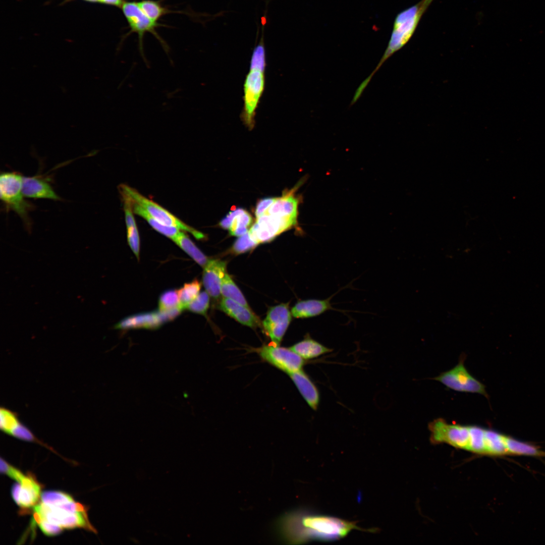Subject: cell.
Here are the masks:
<instances>
[{"mask_svg": "<svg viewBox=\"0 0 545 545\" xmlns=\"http://www.w3.org/2000/svg\"><path fill=\"white\" fill-rule=\"evenodd\" d=\"M277 529L288 544H301L312 540L331 541L346 537L352 530L374 532L375 528L364 529L355 521L319 514L305 509L288 512L278 521Z\"/></svg>", "mask_w": 545, "mask_h": 545, "instance_id": "cell-1", "label": "cell"}, {"mask_svg": "<svg viewBox=\"0 0 545 545\" xmlns=\"http://www.w3.org/2000/svg\"><path fill=\"white\" fill-rule=\"evenodd\" d=\"M432 1L421 0L414 6L398 14L394 23L388 46L380 63L368 78V79L388 58L409 41L414 33L422 16Z\"/></svg>", "mask_w": 545, "mask_h": 545, "instance_id": "cell-2", "label": "cell"}, {"mask_svg": "<svg viewBox=\"0 0 545 545\" xmlns=\"http://www.w3.org/2000/svg\"><path fill=\"white\" fill-rule=\"evenodd\" d=\"M33 511L34 519H45L63 529L85 527L92 530L84 507L74 500L56 505L40 502L33 507Z\"/></svg>", "mask_w": 545, "mask_h": 545, "instance_id": "cell-3", "label": "cell"}, {"mask_svg": "<svg viewBox=\"0 0 545 545\" xmlns=\"http://www.w3.org/2000/svg\"><path fill=\"white\" fill-rule=\"evenodd\" d=\"M266 66L250 64L243 84V105L240 118L246 127L251 130L255 124L256 111L265 88Z\"/></svg>", "mask_w": 545, "mask_h": 545, "instance_id": "cell-4", "label": "cell"}, {"mask_svg": "<svg viewBox=\"0 0 545 545\" xmlns=\"http://www.w3.org/2000/svg\"><path fill=\"white\" fill-rule=\"evenodd\" d=\"M22 176L17 172H4L0 176V197L7 210L14 211L21 219L25 228L31 230L32 222L29 213L34 206L25 199L22 192Z\"/></svg>", "mask_w": 545, "mask_h": 545, "instance_id": "cell-5", "label": "cell"}, {"mask_svg": "<svg viewBox=\"0 0 545 545\" xmlns=\"http://www.w3.org/2000/svg\"><path fill=\"white\" fill-rule=\"evenodd\" d=\"M119 190L126 193L134 202L141 206L153 218L165 225L176 227L182 231L192 234L198 240L205 239L201 232L188 225L169 211L145 197L137 190L126 184H121Z\"/></svg>", "mask_w": 545, "mask_h": 545, "instance_id": "cell-6", "label": "cell"}, {"mask_svg": "<svg viewBox=\"0 0 545 545\" xmlns=\"http://www.w3.org/2000/svg\"><path fill=\"white\" fill-rule=\"evenodd\" d=\"M464 356H461L453 368L433 379L454 391L479 394L487 398L485 386L469 373L464 366Z\"/></svg>", "mask_w": 545, "mask_h": 545, "instance_id": "cell-7", "label": "cell"}, {"mask_svg": "<svg viewBox=\"0 0 545 545\" xmlns=\"http://www.w3.org/2000/svg\"><path fill=\"white\" fill-rule=\"evenodd\" d=\"M297 225V220L264 213L257 218L248 232L258 244L269 242L284 231Z\"/></svg>", "mask_w": 545, "mask_h": 545, "instance_id": "cell-8", "label": "cell"}, {"mask_svg": "<svg viewBox=\"0 0 545 545\" xmlns=\"http://www.w3.org/2000/svg\"><path fill=\"white\" fill-rule=\"evenodd\" d=\"M261 358L288 374L300 370L304 365V359L290 348L281 347L274 343L259 349Z\"/></svg>", "mask_w": 545, "mask_h": 545, "instance_id": "cell-9", "label": "cell"}, {"mask_svg": "<svg viewBox=\"0 0 545 545\" xmlns=\"http://www.w3.org/2000/svg\"><path fill=\"white\" fill-rule=\"evenodd\" d=\"M182 310L178 308L167 311L159 310L140 313L127 317L117 323L114 328L118 330L144 328L154 329L179 315Z\"/></svg>", "mask_w": 545, "mask_h": 545, "instance_id": "cell-10", "label": "cell"}, {"mask_svg": "<svg viewBox=\"0 0 545 545\" xmlns=\"http://www.w3.org/2000/svg\"><path fill=\"white\" fill-rule=\"evenodd\" d=\"M121 7L131 30L138 35L139 50L141 57L146 66L149 67V65L144 54L142 39L145 32L153 33L155 27L157 26V23L146 15L138 6L137 3L124 2H123Z\"/></svg>", "mask_w": 545, "mask_h": 545, "instance_id": "cell-11", "label": "cell"}, {"mask_svg": "<svg viewBox=\"0 0 545 545\" xmlns=\"http://www.w3.org/2000/svg\"><path fill=\"white\" fill-rule=\"evenodd\" d=\"M288 304H281L271 307L262 322L267 335L279 345L292 320Z\"/></svg>", "mask_w": 545, "mask_h": 545, "instance_id": "cell-12", "label": "cell"}, {"mask_svg": "<svg viewBox=\"0 0 545 545\" xmlns=\"http://www.w3.org/2000/svg\"><path fill=\"white\" fill-rule=\"evenodd\" d=\"M487 428L477 425H463L459 449L487 455Z\"/></svg>", "mask_w": 545, "mask_h": 545, "instance_id": "cell-13", "label": "cell"}, {"mask_svg": "<svg viewBox=\"0 0 545 545\" xmlns=\"http://www.w3.org/2000/svg\"><path fill=\"white\" fill-rule=\"evenodd\" d=\"M227 263L220 259H209L203 267L202 283L206 292L216 300L221 294L222 280L226 273Z\"/></svg>", "mask_w": 545, "mask_h": 545, "instance_id": "cell-14", "label": "cell"}, {"mask_svg": "<svg viewBox=\"0 0 545 545\" xmlns=\"http://www.w3.org/2000/svg\"><path fill=\"white\" fill-rule=\"evenodd\" d=\"M22 192L25 197L60 200L49 183L39 176H22Z\"/></svg>", "mask_w": 545, "mask_h": 545, "instance_id": "cell-15", "label": "cell"}, {"mask_svg": "<svg viewBox=\"0 0 545 545\" xmlns=\"http://www.w3.org/2000/svg\"><path fill=\"white\" fill-rule=\"evenodd\" d=\"M334 295L333 294L325 299H311L299 301L292 308V314L297 318H306L320 315L330 310L340 311L332 306L331 300Z\"/></svg>", "mask_w": 545, "mask_h": 545, "instance_id": "cell-16", "label": "cell"}, {"mask_svg": "<svg viewBox=\"0 0 545 545\" xmlns=\"http://www.w3.org/2000/svg\"><path fill=\"white\" fill-rule=\"evenodd\" d=\"M219 307L222 311L243 325L255 328L259 324L258 317L250 308L235 301L223 298Z\"/></svg>", "mask_w": 545, "mask_h": 545, "instance_id": "cell-17", "label": "cell"}, {"mask_svg": "<svg viewBox=\"0 0 545 545\" xmlns=\"http://www.w3.org/2000/svg\"><path fill=\"white\" fill-rule=\"evenodd\" d=\"M309 407L316 410L320 403L319 392L309 377L302 370L289 374Z\"/></svg>", "mask_w": 545, "mask_h": 545, "instance_id": "cell-18", "label": "cell"}, {"mask_svg": "<svg viewBox=\"0 0 545 545\" xmlns=\"http://www.w3.org/2000/svg\"><path fill=\"white\" fill-rule=\"evenodd\" d=\"M296 187L287 191L281 197L276 198L275 202L267 209L266 213L297 220L300 198L295 194Z\"/></svg>", "mask_w": 545, "mask_h": 545, "instance_id": "cell-19", "label": "cell"}, {"mask_svg": "<svg viewBox=\"0 0 545 545\" xmlns=\"http://www.w3.org/2000/svg\"><path fill=\"white\" fill-rule=\"evenodd\" d=\"M19 483L20 488L16 503L24 508L33 507L41 496L40 485L28 474L24 475Z\"/></svg>", "mask_w": 545, "mask_h": 545, "instance_id": "cell-20", "label": "cell"}, {"mask_svg": "<svg viewBox=\"0 0 545 545\" xmlns=\"http://www.w3.org/2000/svg\"><path fill=\"white\" fill-rule=\"evenodd\" d=\"M290 348L304 359L316 358L333 351V349L322 345L309 335Z\"/></svg>", "mask_w": 545, "mask_h": 545, "instance_id": "cell-21", "label": "cell"}, {"mask_svg": "<svg viewBox=\"0 0 545 545\" xmlns=\"http://www.w3.org/2000/svg\"><path fill=\"white\" fill-rule=\"evenodd\" d=\"M173 241L199 265L204 267L209 259L184 231H181Z\"/></svg>", "mask_w": 545, "mask_h": 545, "instance_id": "cell-22", "label": "cell"}, {"mask_svg": "<svg viewBox=\"0 0 545 545\" xmlns=\"http://www.w3.org/2000/svg\"><path fill=\"white\" fill-rule=\"evenodd\" d=\"M131 199L134 213L142 217L154 230L158 233L173 240L181 231L176 227L168 226L157 221L152 217L141 206L131 198Z\"/></svg>", "mask_w": 545, "mask_h": 545, "instance_id": "cell-23", "label": "cell"}, {"mask_svg": "<svg viewBox=\"0 0 545 545\" xmlns=\"http://www.w3.org/2000/svg\"><path fill=\"white\" fill-rule=\"evenodd\" d=\"M506 445L508 454L532 456L545 455L544 452L541 451L534 446L519 441L510 437L506 436Z\"/></svg>", "mask_w": 545, "mask_h": 545, "instance_id": "cell-24", "label": "cell"}, {"mask_svg": "<svg viewBox=\"0 0 545 545\" xmlns=\"http://www.w3.org/2000/svg\"><path fill=\"white\" fill-rule=\"evenodd\" d=\"M221 293L224 298L231 299L249 308L242 293L227 273L222 280Z\"/></svg>", "mask_w": 545, "mask_h": 545, "instance_id": "cell-25", "label": "cell"}, {"mask_svg": "<svg viewBox=\"0 0 545 545\" xmlns=\"http://www.w3.org/2000/svg\"><path fill=\"white\" fill-rule=\"evenodd\" d=\"M487 455L498 456L508 454L505 435L487 429Z\"/></svg>", "mask_w": 545, "mask_h": 545, "instance_id": "cell-26", "label": "cell"}, {"mask_svg": "<svg viewBox=\"0 0 545 545\" xmlns=\"http://www.w3.org/2000/svg\"><path fill=\"white\" fill-rule=\"evenodd\" d=\"M201 287V283L195 279L190 283H185L177 290L180 306L183 310L185 309L187 306L198 296Z\"/></svg>", "mask_w": 545, "mask_h": 545, "instance_id": "cell-27", "label": "cell"}, {"mask_svg": "<svg viewBox=\"0 0 545 545\" xmlns=\"http://www.w3.org/2000/svg\"><path fill=\"white\" fill-rule=\"evenodd\" d=\"M252 219L249 212L245 210L237 215L229 229L232 236H241L247 233L248 227L252 223Z\"/></svg>", "mask_w": 545, "mask_h": 545, "instance_id": "cell-28", "label": "cell"}, {"mask_svg": "<svg viewBox=\"0 0 545 545\" xmlns=\"http://www.w3.org/2000/svg\"><path fill=\"white\" fill-rule=\"evenodd\" d=\"M158 306V310L161 311H170L178 308L182 309L177 291L169 290L163 292L159 298Z\"/></svg>", "mask_w": 545, "mask_h": 545, "instance_id": "cell-29", "label": "cell"}, {"mask_svg": "<svg viewBox=\"0 0 545 545\" xmlns=\"http://www.w3.org/2000/svg\"><path fill=\"white\" fill-rule=\"evenodd\" d=\"M20 421L16 412L5 407L0 408V428L5 433L9 434L12 428Z\"/></svg>", "mask_w": 545, "mask_h": 545, "instance_id": "cell-30", "label": "cell"}, {"mask_svg": "<svg viewBox=\"0 0 545 545\" xmlns=\"http://www.w3.org/2000/svg\"><path fill=\"white\" fill-rule=\"evenodd\" d=\"M141 10L155 22L165 13L166 10L157 2L151 0H143L137 2Z\"/></svg>", "mask_w": 545, "mask_h": 545, "instance_id": "cell-31", "label": "cell"}, {"mask_svg": "<svg viewBox=\"0 0 545 545\" xmlns=\"http://www.w3.org/2000/svg\"><path fill=\"white\" fill-rule=\"evenodd\" d=\"M41 503L47 505H56L74 501L68 494L60 491H46L42 493Z\"/></svg>", "mask_w": 545, "mask_h": 545, "instance_id": "cell-32", "label": "cell"}, {"mask_svg": "<svg viewBox=\"0 0 545 545\" xmlns=\"http://www.w3.org/2000/svg\"><path fill=\"white\" fill-rule=\"evenodd\" d=\"M209 307V295L205 291L198 296L186 307V309L203 315H206Z\"/></svg>", "mask_w": 545, "mask_h": 545, "instance_id": "cell-33", "label": "cell"}, {"mask_svg": "<svg viewBox=\"0 0 545 545\" xmlns=\"http://www.w3.org/2000/svg\"><path fill=\"white\" fill-rule=\"evenodd\" d=\"M258 244L250 236L248 232L240 236L234 242L232 251L236 254H241L254 249Z\"/></svg>", "mask_w": 545, "mask_h": 545, "instance_id": "cell-34", "label": "cell"}, {"mask_svg": "<svg viewBox=\"0 0 545 545\" xmlns=\"http://www.w3.org/2000/svg\"><path fill=\"white\" fill-rule=\"evenodd\" d=\"M9 435L23 441L43 444L35 437L31 431L20 420L12 428Z\"/></svg>", "mask_w": 545, "mask_h": 545, "instance_id": "cell-35", "label": "cell"}, {"mask_svg": "<svg viewBox=\"0 0 545 545\" xmlns=\"http://www.w3.org/2000/svg\"><path fill=\"white\" fill-rule=\"evenodd\" d=\"M42 532L46 535L52 536L57 535L63 531V528L60 526L50 523L44 519H34Z\"/></svg>", "mask_w": 545, "mask_h": 545, "instance_id": "cell-36", "label": "cell"}, {"mask_svg": "<svg viewBox=\"0 0 545 545\" xmlns=\"http://www.w3.org/2000/svg\"><path fill=\"white\" fill-rule=\"evenodd\" d=\"M1 472L18 482H20L24 476V474L19 469L8 464L2 458L1 459Z\"/></svg>", "mask_w": 545, "mask_h": 545, "instance_id": "cell-37", "label": "cell"}, {"mask_svg": "<svg viewBox=\"0 0 545 545\" xmlns=\"http://www.w3.org/2000/svg\"><path fill=\"white\" fill-rule=\"evenodd\" d=\"M244 211V209L239 207L230 211L220 221L219 223L220 226L224 229H229L235 218Z\"/></svg>", "mask_w": 545, "mask_h": 545, "instance_id": "cell-38", "label": "cell"}, {"mask_svg": "<svg viewBox=\"0 0 545 545\" xmlns=\"http://www.w3.org/2000/svg\"><path fill=\"white\" fill-rule=\"evenodd\" d=\"M276 199V198L275 197H267L259 200L257 203L255 208L256 217L257 218L264 214Z\"/></svg>", "mask_w": 545, "mask_h": 545, "instance_id": "cell-39", "label": "cell"}, {"mask_svg": "<svg viewBox=\"0 0 545 545\" xmlns=\"http://www.w3.org/2000/svg\"><path fill=\"white\" fill-rule=\"evenodd\" d=\"M100 2L116 6H121L123 3L121 0H100Z\"/></svg>", "mask_w": 545, "mask_h": 545, "instance_id": "cell-40", "label": "cell"}, {"mask_svg": "<svg viewBox=\"0 0 545 545\" xmlns=\"http://www.w3.org/2000/svg\"><path fill=\"white\" fill-rule=\"evenodd\" d=\"M87 1H92V2H95V1L100 2V0H87Z\"/></svg>", "mask_w": 545, "mask_h": 545, "instance_id": "cell-41", "label": "cell"}]
</instances>
